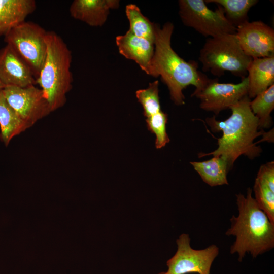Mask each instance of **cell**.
<instances>
[{"mask_svg":"<svg viewBox=\"0 0 274 274\" xmlns=\"http://www.w3.org/2000/svg\"><path fill=\"white\" fill-rule=\"evenodd\" d=\"M190 164L204 182L211 187L228 185L227 175L229 170L226 159L222 156H213L201 162L192 161Z\"/></svg>","mask_w":274,"mask_h":274,"instance_id":"cell-19","label":"cell"},{"mask_svg":"<svg viewBox=\"0 0 274 274\" xmlns=\"http://www.w3.org/2000/svg\"><path fill=\"white\" fill-rule=\"evenodd\" d=\"M179 13L183 24L209 38L226 33H236L235 27L226 17L219 5L209 9L203 0H180Z\"/></svg>","mask_w":274,"mask_h":274,"instance_id":"cell-6","label":"cell"},{"mask_svg":"<svg viewBox=\"0 0 274 274\" xmlns=\"http://www.w3.org/2000/svg\"><path fill=\"white\" fill-rule=\"evenodd\" d=\"M157 274H168L166 271H162L160 272Z\"/></svg>","mask_w":274,"mask_h":274,"instance_id":"cell-26","label":"cell"},{"mask_svg":"<svg viewBox=\"0 0 274 274\" xmlns=\"http://www.w3.org/2000/svg\"><path fill=\"white\" fill-rule=\"evenodd\" d=\"M244 52L252 59L274 56V30L260 21H247L236 27Z\"/></svg>","mask_w":274,"mask_h":274,"instance_id":"cell-11","label":"cell"},{"mask_svg":"<svg viewBox=\"0 0 274 274\" xmlns=\"http://www.w3.org/2000/svg\"><path fill=\"white\" fill-rule=\"evenodd\" d=\"M250 99L246 95L230 107L231 114L224 121H218L215 116L207 118L206 121L214 132L222 131V135L218 139V147L210 153H199L198 157L209 155L224 157L228 162L229 170L236 159L245 155L253 159L260 156L262 149L255 140L263 135L262 141L273 142V131L265 132L259 128L258 120L252 112Z\"/></svg>","mask_w":274,"mask_h":274,"instance_id":"cell-1","label":"cell"},{"mask_svg":"<svg viewBox=\"0 0 274 274\" xmlns=\"http://www.w3.org/2000/svg\"><path fill=\"white\" fill-rule=\"evenodd\" d=\"M159 82L150 83L147 88L136 92L139 102L142 105L144 115L147 118L161 111L158 90Z\"/></svg>","mask_w":274,"mask_h":274,"instance_id":"cell-23","label":"cell"},{"mask_svg":"<svg viewBox=\"0 0 274 274\" xmlns=\"http://www.w3.org/2000/svg\"><path fill=\"white\" fill-rule=\"evenodd\" d=\"M0 81L5 86L26 87L36 84L30 67L8 44L0 50Z\"/></svg>","mask_w":274,"mask_h":274,"instance_id":"cell-12","label":"cell"},{"mask_svg":"<svg viewBox=\"0 0 274 274\" xmlns=\"http://www.w3.org/2000/svg\"><path fill=\"white\" fill-rule=\"evenodd\" d=\"M46 43V57L36 84L52 112L64 105L66 94L72 88V55L63 39L54 31H47Z\"/></svg>","mask_w":274,"mask_h":274,"instance_id":"cell-4","label":"cell"},{"mask_svg":"<svg viewBox=\"0 0 274 274\" xmlns=\"http://www.w3.org/2000/svg\"><path fill=\"white\" fill-rule=\"evenodd\" d=\"M125 13L130 24L128 31L154 43L156 24L151 22L144 16L139 7L134 4L127 5Z\"/></svg>","mask_w":274,"mask_h":274,"instance_id":"cell-21","label":"cell"},{"mask_svg":"<svg viewBox=\"0 0 274 274\" xmlns=\"http://www.w3.org/2000/svg\"><path fill=\"white\" fill-rule=\"evenodd\" d=\"M167 122V115L162 111L147 118L149 130L156 135L155 146L157 149L164 147L170 141L166 132Z\"/></svg>","mask_w":274,"mask_h":274,"instance_id":"cell-24","label":"cell"},{"mask_svg":"<svg viewBox=\"0 0 274 274\" xmlns=\"http://www.w3.org/2000/svg\"><path fill=\"white\" fill-rule=\"evenodd\" d=\"M36 9L34 0H0V36L25 21Z\"/></svg>","mask_w":274,"mask_h":274,"instance_id":"cell-17","label":"cell"},{"mask_svg":"<svg viewBox=\"0 0 274 274\" xmlns=\"http://www.w3.org/2000/svg\"><path fill=\"white\" fill-rule=\"evenodd\" d=\"M253 191L256 203L274 224V162L260 166L254 183Z\"/></svg>","mask_w":274,"mask_h":274,"instance_id":"cell-15","label":"cell"},{"mask_svg":"<svg viewBox=\"0 0 274 274\" xmlns=\"http://www.w3.org/2000/svg\"><path fill=\"white\" fill-rule=\"evenodd\" d=\"M117 0H75L70 7L74 19L93 26H101L105 23L110 10L119 7Z\"/></svg>","mask_w":274,"mask_h":274,"instance_id":"cell-14","label":"cell"},{"mask_svg":"<svg viewBox=\"0 0 274 274\" xmlns=\"http://www.w3.org/2000/svg\"><path fill=\"white\" fill-rule=\"evenodd\" d=\"M188 234L182 233L176 240L175 254L166 261L168 274H210L212 263L219 253L214 244L201 250L193 249Z\"/></svg>","mask_w":274,"mask_h":274,"instance_id":"cell-8","label":"cell"},{"mask_svg":"<svg viewBox=\"0 0 274 274\" xmlns=\"http://www.w3.org/2000/svg\"><path fill=\"white\" fill-rule=\"evenodd\" d=\"M116 43L122 55L134 60L142 70L150 75L155 50L153 42L127 31L125 35L117 36Z\"/></svg>","mask_w":274,"mask_h":274,"instance_id":"cell-13","label":"cell"},{"mask_svg":"<svg viewBox=\"0 0 274 274\" xmlns=\"http://www.w3.org/2000/svg\"><path fill=\"white\" fill-rule=\"evenodd\" d=\"M174 28L171 22H166L162 28L156 24L155 50L149 75L160 76L168 88L171 99L176 105H182L185 103L184 89L193 85L195 91L199 90L210 79L198 70L196 62L185 61L173 49L170 41Z\"/></svg>","mask_w":274,"mask_h":274,"instance_id":"cell-2","label":"cell"},{"mask_svg":"<svg viewBox=\"0 0 274 274\" xmlns=\"http://www.w3.org/2000/svg\"><path fill=\"white\" fill-rule=\"evenodd\" d=\"M5 86L4 85V84L0 81V91L3 90V89L5 87Z\"/></svg>","mask_w":274,"mask_h":274,"instance_id":"cell-25","label":"cell"},{"mask_svg":"<svg viewBox=\"0 0 274 274\" xmlns=\"http://www.w3.org/2000/svg\"><path fill=\"white\" fill-rule=\"evenodd\" d=\"M248 90L247 77L237 84L219 83L217 79H210L201 89L194 90L192 96L200 99L201 109L218 115L247 95Z\"/></svg>","mask_w":274,"mask_h":274,"instance_id":"cell-9","label":"cell"},{"mask_svg":"<svg viewBox=\"0 0 274 274\" xmlns=\"http://www.w3.org/2000/svg\"><path fill=\"white\" fill-rule=\"evenodd\" d=\"M10 106L30 126L51 112L40 88L7 86L2 90Z\"/></svg>","mask_w":274,"mask_h":274,"instance_id":"cell-10","label":"cell"},{"mask_svg":"<svg viewBox=\"0 0 274 274\" xmlns=\"http://www.w3.org/2000/svg\"><path fill=\"white\" fill-rule=\"evenodd\" d=\"M252 192L248 188L246 196L236 195L238 214L230 218V227L226 232V235L235 237L230 252L237 253L239 261L247 253L256 258L274 247V224L259 207Z\"/></svg>","mask_w":274,"mask_h":274,"instance_id":"cell-3","label":"cell"},{"mask_svg":"<svg viewBox=\"0 0 274 274\" xmlns=\"http://www.w3.org/2000/svg\"><path fill=\"white\" fill-rule=\"evenodd\" d=\"M31 126L23 120L10 106L2 90L0 91V138L6 146L17 135Z\"/></svg>","mask_w":274,"mask_h":274,"instance_id":"cell-18","label":"cell"},{"mask_svg":"<svg viewBox=\"0 0 274 274\" xmlns=\"http://www.w3.org/2000/svg\"><path fill=\"white\" fill-rule=\"evenodd\" d=\"M198 59L204 72L221 76L228 71L242 79L247 77L252 60L242 49L235 33L209 38L199 52Z\"/></svg>","mask_w":274,"mask_h":274,"instance_id":"cell-5","label":"cell"},{"mask_svg":"<svg viewBox=\"0 0 274 274\" xmlns=\"http://www.w3.org/2000/svg\"><path fill=\"white\" fill-rule=\"evenodd\" d=\"M250 107L258 120L259 129L270 127L272 125L270 114L274 109V84L251 100Z\"/></svg>","mask_w":274,"mask_h":274,"instance_id":"cell-20","label":"cell"},{"mask_svg":"<svg viewBox=\"0 0 274 274\" xmlns=\"http://www.w3.org/2000/svg\"><path fill=\"white\" fill-rule=\"evenodd\" d=\"M47 32L38 24L25 21L5 36L7 44L29 65L36 79L46 57Z\"/></svg>","mask_w":274,"mask_h":274,"instance_id":"cell-7","label":"cell"},{"mask_svg":"<svg viewBox=\"0 0 274 274\" xmlns=\"http://www.w3.org/2000/svg\"><path fill=\"white\" fill-rule=\"evenodd\" d=\"M205 2L214 3L223 9L227 19L235 27L248 21V13L250 9L258 2L256 0H208Z\"/></svg>","mask_w":274,"mask_h":274,"instance_id":"cell-22","label":"cell"},{"mask_svg":"<svg viewBox=\"0 0 274 274\" xmlns=\"http://www.w3.org/2000/svg\"><path fill=\"white\" fill-rule=\"evenodd\" d=\"M247 74V95L250 99L274 84V56L252 59Z\"/></svg>","mask_w":274,"mask_h":274,"instance_id":"cell-16","label":"cell"}]
</instances>
